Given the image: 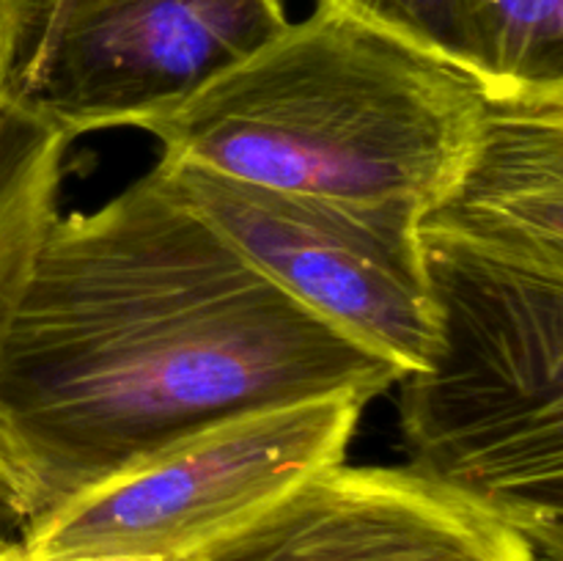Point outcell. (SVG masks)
Wrapping results in <instances>:
<instances>
[{
  "mask_svg": "<svg viewBox=\"0 0 563 561\" xmlns=\"http://www.w3.org/2000/svg\"><path fill=\"white\" fill-rule=\"evenodd\" d=\"M487 91H563V0H478Z\"/></svg>",
  "mask_w": 563,
  "mask_h": 561,
  "instance_id": "cell-10",
  "label": "cell"
},
{
  "mask_svg": "<svg viewBox=\"0 0 563 561\" xmlns=\"http://www.w3.org/2000/svg\"><path fill=\"white\" fill-rule=\"evenodd\" d=\"M69 561H181L174 556H86V559H69Z\"/></svg>",
  "mask_w": 563,
  "mask_h": 561,
  "instance_id": "cell-14",
  "label": "cell"
},
{
  "mask_svg": "<svg viewBox=\"0 0 563 561\" xmlns=\"http://www.w3.org/2000/svg\"><path fill=\"white\" fill-rule=\"evenodd\" d=\"M418 223L563 258V91H487L465 170Z\"/></svg>",
  "mask_w": 563,
  "mask_h": 561,
  "instance_id": "cell-8",
  "label": "cell"
},
{
  "mask_svg": "<svg viewBox=\"0 0 563 561\" xmlns=\"http://www.w3.org/2000/svg\"><path fill=\"white\" fill-rule=\"evenodd\" d=\"M181 561H544L498 512L412 468L313 473Z\"/></svg>",
  "mask_w": 563,
  "mask_h": 561,
  "instance_id": "cell-7",
  "label": "cell"
},
{
  "mask_svg": "<svg viewBox=\"0 0 563 561\" xmlns=\"http://www.w3.org/2000/svg\"><path fill=\"white\" fill-rule=\"evenodd\" d=\"M487 88L317 9L152 121L159 160L421 220L465 170Z\"/></svg>",
  "mask_w": 563,
  "mask_h": 561,
  "instance_id": "cell-2",
  "label": "cell"
},
{
  "mask_svg": "<svg viewBox=\"0 0 563 561\" xmlns=\"http://www.w3.org/2000/svg\"><path fill=\"white\" fill-rule=\"evenodd\" d=\"M434 302L432 355L401 383L421 476L563 548V258L418 223Z\"/></svg>",
  "mask_w": 563,
  "mask_h": 561,
  "instance_id": "cell-3",
  "label": "cell"
},
{
  "mask_svg": "<svg viewBox=\"0 0 563 561\" xmlns=\"http://www.w3.org/2000/svg\"><path fill=\"white\" fill-rule=\"evenodd\" d=\"M157 165L229 245L341 336L401 374L429 361L438 322L418 218Z\"/></svg>",
  "mask_w": 563,
  "mask_h": 561,
  "instance_id": "cell-6",
  "label": "cell"
},
{
  "mask_svg": "<svg viewBox=\"0 0 563 561\" xmlns=\"http://www.w3.org/2000/svg\"><path fill=\"white\" fill-rule=\"evenodd\" d=\"M0 561H25L22 559L20 539H11L9 534L3 531V522H0Z\"/></svg>",
  "mask_w": 563,
  "mask_h": 561,
  "instance_id": "cell-13",
  "label": "cell"
},
{
  "mask_svg": "<svg viewBox=\"0 0 563 561\" xmlns=\"http://www.w3.org/2000/svg\"><path fill=\"white\" fill-rule=\"evenodd\" d=\"M405 374L253 267L154 165L55 215L0 346V473L38 520L229 418Z\"/></svg>",
  "mask_w": 563,
  "mask_h": 561,
  "instance_id": "cell-1",
  "label": "cell"
},
{
  "mask_svg": "<svg viewBox=\"0 0 563 561\" xmlns=\"http://www.w3.org/2000/svg\"><path fill=\"white\" fill-rule=\"evenodd\" d=\"M286 25L284 0H25L9 97L69 141L146 130Z\"/></svg>",
  "mask_w": 563,
  "mask_h": 561,
  "instance_id": "cell-5",
  "label": "cell"
},
{
  "mask_svg": "<svg viewBox=\"0 0 563 561\" xmlns=\"http://www.w3.org/2000/svg\"><path fill=\"white\" fill-rule=\"evenodd\" d=\"M317 9L355 20L484 86V42L478 0H319Z\"/></svg>",
  "mask_w": 563,
  "mask_h": 561,
  "instance_id": "cell-11",
  "label": "cell"
},
{
  "mask_svg": "<svg viewBox=\"0 0 563 561\" xmlns=\"http://www.w3.org/2000/svg\"><path fill=\"white\" fill-rule=\"evenodd\" d=\"M22 3L25 0H0V94H9L11 69L16 58V42H20Z\"/></svg>",
  "mask_w": 563,
  "mask_h": 561,
  "instance_id": "cell-12",
  "label": "cell"
},
{
  "mask_svg": "<svg viewBox=\"0 0 563 561\" xmlns=\"http://www.w3.org/2000/svg\"><path fill=\"white\" fill-rule=\"evenodd\" d=\"M66 146L64 132L0 94V346L38 242L58 215Z\"/></svg>",
  "mask_w": 563,
  "mask_h": 561,
  "instance_id": "cell-9",
  "label": "cell"
},
{
  "mask_svg": "<svg viewBox=\"0 0 563 561\" xmlns=\"http://www.w3.org/2000/svg\"><path fill=\"white\" fill-rule=\"evenodd\" d=\"M366 405V396L335 394L214 424L20 526L22 559H185L344 462Z\"/></svg>",
  "mask_w": 563,
  "mask_h": 561,
  "instance_id": "cell-4",
  "label": "cell"
}]
</instances>
